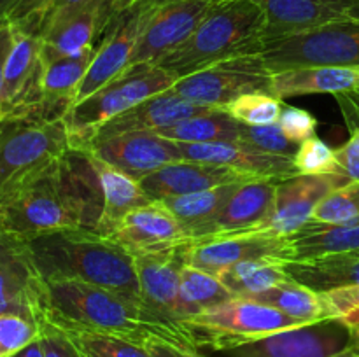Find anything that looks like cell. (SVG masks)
I'll return each mask as SVG.
<instances>
[{
	"label": "cell",
	"mask_w": 359,
	"mask_h": 357,
	"mask_svg": "<svg viewBox=\"0 0 359 357\" xmlns=\"http://www.w3.org/2000/svg\"><path fill=\"white\" fill-rule=\"evenodd\" d=\"M217 0H165L147 20L130 65H156L195 34Z\"/></svg>",
	"instance_id": "4fadbf2b"
},
{
	"label": "cell",
	"mask_w": 359,
	"mask_h": 357,
	"mask_svg": "<svg viewBox=\"0 0 359 357\" xmlns=\"http://www.w3.org/2000/svg\"><path fill=\"white\" fill-rule=\"evenodd\" d=\"M279 182L276 178L262 177H251L241 182L219 210L216 219L207 227L203 238L255 231L272 212Z\"/></svg>",
	"instance_id": "7402d4cb"
},
{
	"label": "cell",
	"mask_w": 359,
	"mask_h": 357,
	"mask_svg": "<svg viewBox=\"0 0 359 357\" xmlns=\"http://www.w3.org/2000/svg\"><path fill=\"white\" fill-rule=\"evenodd\" d=\"M69 147L63 119L6 115L0 122V195L58 160Z\"/></svg>",
	"instance_id": "52a82bcc"
},
{
	"label": "cell",
	"mask_w": 359,
	"mask_h": 357,
	"mask_svg": "<svg viewBox=\"0 0 359 357\" xmlns=\"http://www.w3.org/2000/svg\"><path fill=\"white\" fill-rule=\"evenodd\" d=\"M359 91V66H304L272 74L270 93L277 98L302 94H351Z\"/></svg>",
	"instance_id": "d4e9b609"
},
{
	"label": "cell",
	"mask_w": 359,
	"mask_h": 357,
	"mask_svg": "<svg viewBox=\"0 0 359 357\" xmlns=\"http://www.w3.org/2000/svg\"><path fill=\"white\" fill-rule=\"evenodd\" d=\"M37 2L39 0H18L14 9L11 10V14L7 16V21H9V23H18V21H21L25 16L30 14V10L34 9Z\"/></svg>",
	"instance_id": "7dc6e473"
},
{
	"label": "cell",
	"mask_w": 359,
	"mask_h": 357,
	"mask_svg": "<svg viewBox=\"0 0 359 357\" xmlns=\"http://www.w3.org/2000/svg\"><path fill=\"white\" fill-rule=\"evenodd\" d=\"M160 4L161 0H139L135 6L126 9L112 21L109 30L97 44L90 69L77 88L74 105L95 94L128 69L137 41L149 16Z\"/></svg>",
	"instance_id": "7c38bea8"
},
{
	"label": "cell",
	"mask_w": 359,
	"mask_h": 357,
	"mask_svg": "<svg viewBox=\"0 0 359 357\" xmlns=\"http://www.w3.org/2000/svg\"><path fill=\"white\" fill-rule=\"evenodd\" d=\"M279 126L287 139L297 144H302L307 139H311V136H316L318 119L311 112L305 111V108L286 105L279 119Z\"/></svg>",
	"instance_id": "7bdbcfd3"
},
{
	"label": "cell",
	"mask_w": 359,
	"mask_h": 357,
	"mask_svg": "<svg viewBox=\"0 0 359 357\" xmlns=\"http://www.w3.org/2000/svg\"><path fill=\"white\" fill-rule=\"evenodd\" d=\"M142 345L151 357H209L186 343L163 336H149Z\"/></svg>",
	"instance_id": "ee69618b"
},
{
	"label": "cell",
	"mask_w": 359,
	"mask_h": 357,
	"mask_svg": "<svg viewBox=\"0 0 359 357\" xmlns=\"http://www.w3.org/2000/svg\"><path fill=\"white\" fill-rule=\"evenodd\" d=\"M265 258L291 261L290 238L259 233L221 234L191 241L186 251L188 265L216 276L237 262Z\"/></svg>",
	"instance_id": "e0dca14e"
},
{
	"label": "cell",
	"mask_w": 359,
	"mask_h": 357,
	"mask_svg": "<svg viewBox=\"0 0 359 357\" xmlns=\"http://www.w3.org/2000/svg\"><path fill=\"white\" fill-rule=\"evenodd\" d=\"M353 346L354 329L340 318L330 317L212 352V357H335Z\"/></svg>",
	"instance_id": "30bf717a"
},
{
	"label": "cell",
	"mask_w": 359,
	"mask_h": 357,
	"mask_svg": "<svg viewBox=\"0 0 359 357\" xmlns=\"http://www.w3.org/2000/svg\"><path fill=\"white\" fill-rule=\"evenodd\" d=\"M238 184L241 182H233V184L217 186V188L193 192V195L172 196V198H163L158 200V202L163 203L177 217L179 223L182 224V227L188 233V237L193 241H196L205 237L207 227L216 219L219 210L223 209L226 200L230 198L231 192L235 191Z\"/></svg>",
	"instance_id": "f1b7e54d"
},
{
	"label": "cell",
	"mask_w": 359,
	"mask_h": 357,
	"mask_svg": "<svg viewBox=\"0 0 359 357\" xmlns=\"http://www.w3.org/2000/svg\"><path fill=\"white\" fill-rule=\"evenodd\" d=\"M13 357H46L41 340H39V338L34 340L30 345H27L25 349H21L20 352L14 354Z\"/></svg>",
	"instance_id": "c3c4849f"
},
{
	"label": "cell",
	"mask_w": 359,
	"mask_h": 357,
	"mask_svg": "<svg viewBox=\"0 0 359 357\" xmlns=\"http://www.w3.org/2000/svg\"><path fill=\"white\" fill-rule=\"evenodd\" d=\"M294 167L302 175H335L342 174L337 161L335 149L319 136H311L300 144L294 154Z\"/></svg>",
	"instance_id": "8d00e7d4"
},
{
	"label": "cell",
	"mask_w": 359,
	"mask_h": 357,
	"mask_svg": "<svg viewBox=\"0 0 359 357\" xmlns=\"http://www.w3.org/2000/svg\"><path fill=\"white\" fill-rule=\"evenodd\" d=\"M137 2H139V0H116V18H118L119 14L125 13L126 9H130L132 6H135ZM161 2H165V0H161Z\"/></svg>",
	"instance_id": "f907efd6"
},
{
	"label": "cell",
	"mask_w": 359,
	"mask_h": 357,
	"mask_svg": "<svg viewBox=\"0 0 359 357\" xmlns=\"http://www.w3.org/2000/svg\"><path fill=\"white\" fill-rule=\"evenodd\" d=\"M272 72L262 55L226 59L179 79L168 91L195 104L226 108L238 97L255 91L270 93Z\"/></svg>",
	"instance_id": "9c48e42d"
},
{
	"label": "cell",
	"mask_w": 359,
	"mask_h": 357,
	"mask_svg": "<svg viewBox=\"0 0 359 357\" xmlns=\"http://www.w3.org/2000/svg\"><path fill=\"white\" fill-rule=\"evenodd\" d=\"M91 158H93V163L97 167L102 191H104V210H102V216L95 231L98 234L109 237L130 212L147 205L153 200L147 198L137 178L123 174L121 170L97 160L95 156Z\"/></svg>",
	"instance_id": "484cf974"
},
{
	"label": "cell",
	"mask_w": 359,
	"mask_h": 357,
	"mask_svg": "<svg viewBox=\"0 0 359 357\" xmlns=\"http://www.w3.org/2000/svg\"><path fill=\"white\" fill-rule=\"evenodd\" d=\"M298 326L304 324L251 298H231L179 322L189 345L196 350H209L210 354Z\"/></svg>",
	"instance_id": "5b68a950"
},
{
	"label": "cell",
	"mask_w": 359,
	"mask_h": 357,
	"mask_svg": "<svg viewBox=\"0 0 359 357\" xmlns=\"http://www.w3.org/2000/svg\"><path fill=\"white\" fill-rule=\"evenodd\" d=\"M284 102L266 91H255L231 102L226 111L238 122L248 126H266L279 122L284 111Z\"/></svg>",
	"instance_id": "836d02e7"
},
{
	"label": "cell",
	"mask_w": 359,
	"mask_h": 357,
	"mask_svg": "<svg viewBox=\"0 0 359 357\" xmlns=\"http://www.w3.org/2000/svg\"><path fill=\"white\" fill-rule=\"evenodd\" d=\"M270 72L304 66H359V21H333L266 41L259 52Z\"/></svg>",
	"instance_id": "ba28073f"
},
{
	"label": "cell",
	"mask_w": 359,
	"mask_h": 357,
	"mask_svg": "<svg viewBox=\"0 0 359 357\" xmlns=\"http://www.w3.org/2000/svg\"><path fill=\"white\" fill-rule=\"evenodd\" d=\"M16 4L18 0H0V21L7 20V16H9Z\"/></svg>",
	"instance_id": "681fc988"
},
{
	"label": "cell",
	"mask_w": 359,
	"mask_h": 357,
	"mask_svg": "<svg viewBox=\"0 0 359 357\" xmlns=\"http://www.w3.org/2000/svg\"><path fill=\"white\" fill-rule=\"evenodd\" d=\"M290 238L291 261L325 258L359 251V217L342 224L309 220Z\"/></svg>",
	"instance_id": "4316f807"
},
{
	"label": "cell",
	"mask_w": 359,
	"mask_h": 357,
	"mask_svg": "<svg viewBox=\"0 0 359 357\" xmlns=\"http://www.w3.org/2000/svg\"><path fill=\"white\" fill-rule=\"evenodd\" d=\"M214 111L217 108L195 104V102L186 100L172 91H165V93L154 94V97L140 102L133 108L105 122L102 128L97 130L93 140L109 139V136L130 132H154V130L172 126L175 122L186 121L195 115L209 114Z\"/></svg>",
	"instance_id": "603a6c76"
},
{
	"label": "cell",
	"mask_w": 359,
	"mask_h": 357,
	"mask_svg": "<svg viewBox=\"0 0 359 357\" xmlns=\"http://www.w3.org/2000/svg\"><path fill=\"white\" fill-rule=\"evenodd\" d=\"M241 140L277 156L294 158L300 144L293 142L284 135L279 122L266 126H248L241 122Z\"/></svg>",
	"instance_id": "f35d334b"
},
{
	"label": "cell",
	"mask_w": 359,
	"mask_h": 357,
	"mask_svg": "<svg viewBox=\"0 0 359 357\" xmlns=\"http://www.w3.org/2000/svg\"><path fill=\"white\" fill-rule=\"evenodd\" d=\"M109 238L132 255L167 251L193 241L177 217L161 202H151L130 212Z\"/></svg>",
	"instance_id": "d6986e66"
},
{
	"label": "cell",
	"mask_w": 359,
	"mask_h": 357,
	"mask_svg": "<svg viewBox=\"0 0 359 357\" xmlns=\"http://www.w3.org/2000/svg\"><path fill=\"white\" fill-rule=\"evenodd\" d=\"M39 340L46 357H84L69 332L46 321L39 322Z\"/></svg>",
	"instance_id": "60d3db41"
},
{
	"label": "cell",
	"mask_w": 359,
	"mask_h": 357,
	"mask_svg": "<svg viewBox=\"0 0 359 357\" xmlns=\"http://www.w3.org/2000/svg\"><path fill=\"white\" fill-rule=\"evenodd\" d=\"M325 296L332 308L333 317L346 322L354 331L359 329V286L328 290Z\"/></svg>",
	"instance_id": "b9f144b4"
},
{
	"label": "cell",
	"mask_w": 359,
	"mask_h": 357,
	"mask_svg": "<svg viewBox=\"0 0 359 357\" xmlns=\"http://www.w3.org/2000/svg\"><path fill=\"white\" fill-rule=\"evenodd\" d=\"M177 144L182 158L200 163L226 167L249 177L276 178L284 181L298 175L293 158L277 156L265 153L244 140L230 142H207V144Z\"/></svg>",
	"instance_id": "ac0fdd59"
},
{
	"label": "cell",
	"mask_w": 359,
	"mask_h": 357,
	"mask_svg": "<svg viewBox=\"0 0 359 357\" xmlns=\"http://www.w3.org/2000/svg\"><path fill=\"white\" fill-rule=\"evenodd\" d=\"M349 18L359 21V0H353V6H351V10H349Z\"/></svg>",
	"instance_id": "816d5d0a"
},
{
	"label": "cell",
	"mask_w": 359,
	"mask_h": 357,
	"mask_svg": "<svg viewBox=\"0 0 359 357\" xmlns=\"http://www.w3.org/2000/svg\"><path fill=\"white\" fill-rule=\"evenodd\" d=\"M84 357H151L144 345L112 335L69 332Z\"/></svg>",
	"instance_id": "d590c367"
},
{
	"label": "cell",
	"mask_w": 359,
	"mask_h": 357,
	"mask_svg": "<svg viewBox=\"0 0 359 357\" xmlns=\"http://www.w3.org/2000/svg\"><path fill=\"white\" fill-rule=\"evenodd\" d=\"M86 2L88 0H39L28 16H25L23 20L13 24L20 30L28 31V34L41 35L49 24L55 23L56 20L63 18L65 14L76 10L77 7Z\"/></svg>",
	"instance_id": "ab89813d"
},
{
	"label": "cell",
	"mask_w": 359,
	"mask_h": 357,
	"mask_svg": "<svg viewBox=\"0 0 359 357\" xmlns=\"http://www.w3.org/2000/svg\"><path fill=\"white\" fill-rule=\"evenodd\" d=\"M95 49L70 58L42 62L41 80H39V118L48 121L65 118L74 105L77 88L90 69Z\"/></svg>",
	"instance_id": "cb8c5ba5"
},
{
	"label": "cell",
	"mask_w": 359,
	"mask_h": 357,
	"mask_svg": "<svg viewBox=\"0 0 359 357\" xmlns=\"http://www.w3.org/2000/svg\"><path fill=\"white\" fill-rule=\"evenodd\" d=\"M233 294L230 293L226 286L212 273H207L203 270L186 262L181 270V310L182 321L193 315H198L216 304L224 303L231 300Z\"/></svg>",
	"instance_id": "d6a6232c"
},
{
	"label": "cell",
	"mask_w": 359,
	"mask_h": 357,
	"mask_svg": "<svg viewBox=\"0 0 359 357\" xmlns=\"http://www.w3.org/2000/svg\"><path fill=\"white\" fill-rule=\"evenodd\" d=\"M251 300L270 304L302 324H312L333 317L325 293H318L291 279H286L265 293L255 294Z\"/></svg>",
	"instance_id": "f546056e"
},
{
	"label": "cell",
	"mask_w": 359,
	"mask_h": 357,
	"mask_svg": "<svg viewBox=\"0 0 359 357\" xmlns=\"http://www.w3.org/2000/svg\"><path fill=\"white\" fill-rule=\"evenodd\" d=\"M353 349L358 350V352H359V329L354 331V346H353Z\"/></svg>",
	"instance_id": "db71d44e"
},
{
	"label": "cell",
	"mask_w": 359,
	"mask_h": 357,
	"mask_svg": "<svg viewBox=\"0 0 359 357\" xmlns=\"http://www.w3.org/2000/svg\"><path fill=\"white\" fill-rule=\"evenodd\" d=\"M6 118V114H4V111H2V107H0V122H2V119Z\"/></svg>",
	"instance_id": "11a10c76"
},
{
	"label": "cell",
	"mask_w": 359,
	"mask_h": 357,
	"mask_svg": "<svg viewBox=\"0 0 359 357\" xmlns=\"http://www.w3.org/2000/svg\"><path fill=\"white\" fill-rule=\"evenodd\" d=\"M335 357H359V352H358V350L351 349V350H347V352L339 354V356H335Z\"/></svg>",
	"instance_id": "f5cc1de1"
},
{
	"label": "cell",
	"mask_w": 359,
	"mask_h": 357,
	"mask_svg": "<svg viewBox=\"0 0 359 357\" xmlns=\"http://www.w3.org/2000/svg\"><path fill=\"white\" fill-rule=\"evenodd\" d=\"M284 262V259L273 258L249 259L223 270L217 279L230 289L233 298H251L290 279Z\"/></svg>",
	"instance_id": "1f68e13d"
},
{
	"label": "cell",
	"mask_w": 359,
	"mask_h": 357,
	"mask_svg": "<svg viewBox=\"0 0 359 357\" xmlns=\"http://www.w3.org/2000/svg\"><path fill=\"white\" fill-rule=\"evenodd\" d=\"M177 83L174 76L158 65H133L114 80L74 105L63 118L69 144L74 149H86L98 128L130 111L140 102L165 93Z\"/></svg>",
	"instance_id": "8992f818"
},
{
	"label": "cell",
	"mask_w": 359,
	"mask_h": 357,
	"mask_svg": "<svg viewBox=\"0 0 359 357\" xmlns=\"http://www.w3.org/2000/svg\"><path fill=\"white\" fill-rule=\"evenodd\" d=\"M265 16V42L349 18L353 0H252Z\"/></svg>",
	"instance_id": "ffe728a7"
},
{
	"label": "cell",
	"mask_w": 359,
	"mask_h": 357,
	"mask_svg": "<svg viewBox=\"0 0 359 357\" xmlns=\"http://www.w3.org/2000/svg\"><path fill=\"white\" fill-rule=\"evenodd\" d=\"M265 46V16L252 0H217L186 44L156 63L175 79L203 69L259 55Z\"/></svg>",
	"instance_id": "277c9868"
},
{
	"label": "cell",
	"mask_w": 359,
	"mask_h": 357,
	"mask_svg": "<svg viewBox=\"0 0 359 357\" xmlns=\"http://www.w3.org/2000/svg\"><path fill=\"white\" fill-rule=\"evenodd\" d=\"M44 307V279L28 244L0 230V315L16 314L39 324Z\"/></svg>",
	"instance_id": "5bb4252c"
},
{
	"label": "cell",
	"mask_w": 359,
	"mask_h": 357,
	"mask_svg": "<svg viewBox=\"0 0 359 357\" xmlns=\"http://www.w3.org/2000/svg\"><path fill=\"white\" fill-rule=\"evenodd\" d=\"M349 178L342 174L335 175H294L277 184L276 202L270 216L249 233L270 234V237H291L302 226L312 220L318 203L335 189L342 188Z\"/></svg>",
	"instance_id": "9a60e30c"
},
{
	"label": "cell",
	"mask_w": 359,
	"mask_h": 357,
	"mask_svg": "<svg viewBox=\"0 0 359 357\" xmlns=\"http://www.w3.org/2000/svg\"><path fill=\"white\" fill-rule=\"evenodd\" d=\"M189 244L167 251L133 255L142 310L151 321L179 332L186 343L188 340L179 328V322L182 321L179 293H181V270L188 262L186 251Z\"/></svg>",
	"instance_id": "8fae6325"
},
{
	"label": "cell",
	"mask_w": 359,
	"mask_h": 357,
	"mask_svg": "<svg viewBox=\"0 0 359 357\" xmlns=\"http://www.w3.org/2000/svg\"><path fill=\"white\" fill-rule=\"evenodd\" d=\"M14 46V27L7 20L0 21V100H2V84L6 74L7 59Z\"/></svg>",
	"instance_id": "bcb514c9"
},
{
	"label": "cell",
	"mask_w": 359,
	"mask_h": 357,
	"mask_svg": "<svg viewBox=\"0 0 359 357\" xmlns=\"http://www.w3.org/2000/svg\"><path fill=\"white\" fill-rule=\"evenodd\" d=\"M154 133L181 144L230 142L241 140V122L226 108H217L209 114L195 115L172 126L154 130Z\"/></svg>",
	"instance_id": "4dcf8cb0"
},
{
	"label": "cell",
	"mask_w": 359,
	"mask_h": 357,
	"mask_svg": "<svg viewBox=\"0 0 359 357\" xmlns=\"http://www.w3.org/2000/svg\"><path fill=\"white\" fill-rule=\"evenodd\" d=\"M287 276L318 293L359 286V251L284 262Z\"/></svg>",
	"instance_id": "83f0119b"
},
{
	"label": "cell",
	"mask_w": 359,
	"mask_h": 357,
	"mask_svg": "<svg viewBox=\"0 0 359 357\" xmlns=\"http://www.w3.org/2000/svg\"><path fill=\"white\" fill-rule=\"evenodd\" d=\"M39 338V324L16 314L0 315V357H13Z\"/></svg>",
	"instance_id": "74e56055"
},
{
	"label": "cell",
	"mask_w": 359,
	"mask_h": 357,
	"mask_svg": "<svg viewBox=\"0 0 359 357\" xmlns=\"http://www.w3.org/2000/svg\"><path fill=\"white\" fill-rule=\"evenodd\" d=\"M359 217V181H349L318 203L312 220L323 224H342Z\"/></svg>",
	"instance_id": "e575fe53"
},
{
	"label": "cell",
	"mask_w": 359,
	"mask_h": 357,
	"mask_svg": "<svg viewBox=\"0 0 359 357\" xmlns=\"http://www.w3.org/2000/svg\"><path fill=\"white\" fill-rule=\"evenodd\" d=\"M44 280H77L118 293L140 304L133 255L93 230L53 231L27 240Z\"/></svg>",
	"instance_id": "7a4b0ae2"
},
{
	"label": "cell",
	"mask_w": 359,
	"mask_h": 357,
	"mask_svg": "<svg viewBox=\"0 0 359 357\" xmlns=\"http://www.w3.org/2000/svg\"><path fill=\"white\" fill-rule=\"evenodd\" d=\"M84 150L137 181L165 164L184 160L177 144L154 132H130L93 140Z\"/></svg>",
	"instance_id": "2e32d148"
},
{
	"label": "cell",
	"mask_w": 359,
	"mask_h": 357,
	"mask_svg": "<svg viewBox=\"0 0 359 357\" xmlns=\"http://www.w3.org/2000/svg\"><path fill=\"white\" fill-rule=\"evenodd\" d=\"M41 321L67 332L121 336L140 345L153 335L186 343L179 332L151 321L135 301L77 280H44Z\"/></svg>",
	"instance_id": "3957f363"
},
{
	"label": "cell",
	"mask_w": 359,
	"mask_h": 357,
	"mask_svg": "<svg viewBox=\"0 0 359 357\" xmlns=\"http://www.w3.org/2000/svg\"><path fill=\"white\" fill-rule=\"evenodd\" d=\"M104 191L93 158L69 147L58 160L0 195V230L21 240L53 231L97 230Z\"/></svg>",
	"instance_id": "6da1fadb"
},
{
	"label": "cell",
	"mask_w": 359,
	"mask_h": 357,
	"mask_svg": "<svg viewBox=\"0 0 359 357\" xmlns=\"http://www.w3.org/2000/svg\"><path fill=\"white\" fill-rule=\"evenodd\" d=\"M335 156L342 175L349 181H359V128L354 130L342 147L335 149Z\"/></svg>",
	"instance_id": "f6af8a7d"
},
{
	"label": "cell",
	"mask_w": 359,
	"mask_h": 357,
	"mask_svg": "<svg viewBox=\"0 0 359 357\" xmlns=\"http://www.w3.org/2000/svg\"><path fill=\"white\" fill-rule=\"evenodd\" d=\"M245 178L251 177L226 167L181 160L158 168L156 172L140 178L139 182L147 198L158 202V200L172 198V196L193 195V192L205 191L217 186L242 182Z\"/></svg>",
	"instance_id": "44dd1931"
}]
</instances>
